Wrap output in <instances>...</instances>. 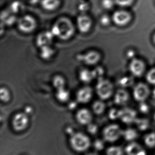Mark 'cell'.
Segmentation results:
<instances>
[{"label":"cell","mask_w":155,"mask_h":155,"mask_svg":"<svg viewBox=\"0 0 155 155\" xmlns=\"http://www.w3.org/2000/svg\"><path fill=\"white\" fill-rule=\"evenodd\" d=\"M75 29L72 21L66 17L58 19L51 28V31L54 37L61 40L66 41L72 38Z\"/></svg>","instance_id":"6da1fadb"},{"label":"cell","mask_w":155,"mask_h":155,"mask_svg":"<svg viewBox=\"0 0 155 155\" xmlns=\"http://www.w3.org/2000/svg\"><path fill=\"white\" fill-rule=\"evenodd\" d=\"M71 147L74 150L81 152L87 150L90 146V140L88 137L82 133L73 134L70 139Z\"/></svg>","instance_id":"7a4b0ae2"},{"label":"cell","mask_w":155,"mask_h":155,"mask_svg":"<svg viewBox=\"0 0 155 155\" xmlns=\"http://www.w3.org/2000/svg\"><path fill=\"white\" fill-rule=\"evenodd\" d=\"M113 91L114 87L110 81L102 78L98 79L96 86V91L101 99L107 100L110 98L113 94Z\"/></svg>","instance_id":"3957f363"},{"label":"cell","mask_w":155,"mask_h":155,"mask_svg":"<svg viewBox=\"0 0 155 155\" xmlns=\"http://www.w3.org/2000/svg\"><path fill=\"white\" fill-rule=\"evenodd\" d=\"M18 28L24 33H30L33 32L37 26V21L31 15H26L22 16L17 21Z\"/></svg>","instance_id":"277c9868"},{"label":"cell","mask_w":155,"mask_h":155,"mask_svg":"<svg viewBox=\"0 0 155 155\" xmlns=\"http://www.w3.org/2000/svg\"><path fill=\"white\" fill-rule=\"evenodd\" d=\"M123 131L119 125L111 124L104 129L103 132V138L107 142H115L122 137Z\"/></svg>","instance_id":"5b68a950"},{"label":"cell","mask_w":155,"mask_h":155,"mask_svg":"<svg viewBox=\"0 0 155 155\" xmlns=\"http://www.w3.org/2000/svg\"><path fill=\"white\" fill-rule=\"evenodd\" d=\"M150 95V89L144 83L137 84L133 91L134 99L138 102L145 101Z\"/></svg>","instance_id":"8992f818"},{"label":"cell","mask_w":155,"mask_h":155,"mask_svg":"<svg viewBox=\"0 0 155 155\" xmlns=\"http://www.w3.org/2000/svg\"><path fill=\"white\" fill-rule=\"evenodd\" d=\"M92 20L86 13H81L78 17L77 25L78 29L82 33H86L90 30L92 26Z\"/></svg>","instance_id":"52a82bcc"},{"label":"cell","mask_w":155,"mask_h":155,"mask_svg":"<svg viewBox=\"0 0 155 155\" xmlns=\"http://www.w3.org/2000/svg\"><path fill=\"white\" fill-rule=\"evenodd\" d=\"M28 118L27 114L24 113H19L16 114L12 120L13 128L17 131L24 130L28 127Z\"/></svg>","instance_id":"ba28073f"},{"label":"cell","mask_w":155,"mask_h":155,"mask_svg":"<svg viewBox=\"0 0 155 155\" xmlns=\"http://www.w3.org/2000/svg\"><path fill=\"white\" fill-rule=\"evenodd\" d=\"M129 68L131 74L136 77L142 76L146 69L144 62L136 58L131 60Z\"/></svg>","instance_id":"9c48e42d"},{"label":"cell","mask_w":155,"mask_h":155,"mask_svg":"<svg viewBox=\"0 0 155 155\" xmlns=\"http://www.w3.org/2000/svg\"><path fill=\"white\" fill-rule=\"evenodd\" d=\"M137 119V112L133 109L125 107L120 110V119L123 123L127 124L135 123Z\"/></svg>","instance_id":"30bf717a"},{"label":"cell","mask_w":155,"mask_h":155,"mask_svg":"<svg viewBox=\"0 0 155 155\" xmlns=\"http://www.w3.org/2000/svg\"><path fill=\"white\" fill-rule=\"evenodd\" d=\"M54 36L51 31H45L40 33L36 38V44L40 48L51 45Z\"/></svg>","instance_id":"8fae6325"},{"label":"cell","mask_w":155,"mask_h":155,"mask_svg":"<svg viewBox=\"0 0 155 155\" xmlns=\"http://www.w3.org/2000/svg\"><path fill=\"white\" fill-rule=\"evenodd\" d=\"M112 19L117 25L123 26L129 22L130 20V16L126 12L118 11L113 14Z\"/></svg>","instance_id":"7c38bea8"},{"label":"cell","mask_w":155,"mask_h":155,"mask_svg":"<svg viewBox=\"0 0 155 155\" xmlns=\"http://www.w3.org/2000/svg\"><path fill=\"white\" fill-rule=\"evenodd\" d=\"M2 23L4 25L12 26L18 21L17 16L9 10L8 8L4 10L1 14Z\"/></svg>","instance_id":"4fadbf2b"},{"label":"cell","mask_w":155,"mask_h":155,"mask_svg":"<svg viewBox=\"0 0 155 155\" xmlns=\"http://www.w3.org/2000/svg\"><path fill=\"white\" fill-rule=\"evenodd\" d=\"M92 96V90L89 87H85L81 89L77 95L78 101L80 103H85L89 102Z\"/></svg>","instance_id":"5bb4252c"},{"label":"cell","mask_w":155,"mask_h":155,"mask_svg":"<svg viewBox=\"0 0 155 155\" xmlns=\"http://www.w3.org/2000/svg\"><path fill=\"white\" fill-rule=\"evenodd\" d=\"M129 95L127 91L119 89L117 91L114 95V102L119 106H124L128 102Z\"/></svg>","instance_id":"9a60e30c"},{"label":"cell","mask_w":155,"mask_h":155,"mask_svg":"<svg viewBox=\"0 0 155 155\" xmlns=\"http://www.w3.org/2000/svg\"><path fill=\"white\" fill-rule=\"evenodd\" d=\"M77 119L82 125H88L92 120V116L88 110L82 109L77 113Z\"/></svg>","instance_id":"2e32d148"},{"label":"cell","mask_w":155,"mask_h":155,"mask_svg":"<svg viewBox=\"0 0 155 155\" xmlns=\"http://www.w3.org/2000/svg\"><path fill=\"white\" fill-rule=\"evenodd\" d=\"M85 63L88 65H94L98 62L100 59L99 53L95 51H90L87 52L82 57Z\"/></svg>","instance_id":"e0dca14e"},{"label":"cell","mask_w":155,"mask_h":155,"mask_svg":"<svg viewBox=\"0 0 155 155\" xmlns=\"http://www.w3.org/2000/svg\"><path fill=\"white\" fill-rule=\"evenodd\" d=\"M125 151L128 155H143L146 154L145 150L142 147L136 142H131L125 148Z\"/></svg>","instance_id":"ac0fdd59"},{"label":"cell","mask_w":155,"mask_h":155,"mask_svg":"<svg viewBox=\"0 0 155 155\" xmlns=\"http://www.w3.org/2000/svg\"><path fill=\"white\" fill-rule=\"evenodd\" d=\"M61 0H41V5L45 10L53 11L61 5Z\"/></svg>","instance_id":"d6986e66"},{"label":"cell","mask_w":155,"mask_h":155,"mask_svg":"<svg viewBox=\"0 0 155 155\" xmlns=\"http://www.w3.org/2000/svg\"><path fill=\"white\" fill-rule=\"evenodd\" d=\"M137 131L133 128H128L123 130L122 137L127 141H132L137 137Z\"/></svg>","instance_id":"ffe728a7"},{"label":"cell","mask_w":155,"mask_h":155,"mask_svg":"<svg viewBox=\"0 0 155 155\" xmlns=\"http://www.w3.org/2000/svg\"><path fill=\"white\" fill-rule=\"evenodd\" d=\"M8 9L12 13L17 15L24 10V6L22 2L16 1L11 3Z\"/></svg>","instance_id":"44dd1931"},{"label":"cell","mask_w":155,"mask_h":155,"mask_svg":"<svg viewBox=\"0 0 155 155\" xmlns=\"http://www.w3.org/2000/svg\"><path fill=\"white\" fill-rule=\"evenodd\" d=\"M41 56L44 59L50 58L54 53V50L51 45L41 48Z\"/></svg>","instance_id":"7402d4cb"},{"label":"cell","mask_w":155,"mask_h":155,"mask_svg":"<svg viewBox=\"0 0 155 155\" xmlns=\"http://www.w3.org/2000/svg\"><path fill=\"white\" fill-rule=\"evenodd\" d=\"M135 123L138 129L140 131H145L149 127V121L147 119L137 118Z\"/></svg>","instance_id":"603a6c76"},{"label":"cell","mask_w":155,"mask_h":155,"mask_svg":"<svg viewBox=\"0 0 155 155\" xmlns=\"http://www.w3.org/2000/svg\"><path fill=\"white\" fill-rule=\"evenodd\" d=\"M106 105L105 103L101 101H95L92 105V110L94 113L97 115L102 114L105 111Z\"/></svg>","instance_id":"cb8c5ba5"},{"label":"cell","mask_w":155,"mask_h":155,"mask_svg":"<svg viewBox=\"0 0 155 155\" xmlns=\"http://www.w3.org/2000/svg\"><path fill=\"white\" fill-rule=\"evenodd\" d=\"M80 78L84 82H89L94 78L92 71L88 70H83L80 73Z\"/></svg>","instance_id":"d4e9b609"},{"label":"cell","mask_w":155,"mask_h":155,"mask_svg":"<svg viewBox=\"0 0 155 155\" xmlns=\"http://www.w3.org/2000/svg\"><path fill=\"white\" fill-rule=\"evenodd\" d=\"M144 143L145 145L149 148L155 147V133L150 132L146 135L144 137Z\"/></svg>","instance_id":"484cf974"},{"label":"cell","mask_w":155,"mask_h":155,"mask_svg":"<svg viewBox=\"0 0 155 155\" xmlns=\"http://www.w3.org/2000/svg\"><path fill=\"white\" fill-rule=\"evenodd\" d=\"M57 97L58 100L61 102H65L68 100L69 98V93L65 89L61 88L58 90Z\"/></svg>","instance_id":"4316f807"},{"label":"cell","mask_w":155,"mask_h":155,"mask_svg":"<svg viewBox=\"0 0 155 155\" xmlns=\"http://www.w3.org/2000/svg\"><path fill=\"white\" fill-rule=\"evenodd\" d=\"M133 83V79L131 77L124 76L120 79L119 84L122 87H130Z\"/></svg>","instance_id":"83f0119b"},{"label":"cell","mask_w":155,"mask_h":155,"mask_svg":"<svg viewBox=\"0 0 155 155\" xmlns=\"http://www.w3.org/2000/svg\"><path fill=\"white\" fill-rule=\"evenodd\" d=\"M53 85L57 90L64 88L65 86V80L60 76H57L53 78Z\"/></svg>","instance_id":"f1b7e54d"},{"label":"cell","mask_w":155,"mask_h":155,"mask_svg":"<svg viewBox=\"0 0 155 155\" xmlns=\"http://www.w3.org/2000/svg\"><path fill=\"white\" fill-rule=\"evenodd\" d=\"M107 154L109 155H122L123 154V151L120 147L112 146L107 149Z\"/></svg>","instance_id":"f546056e"},{"label":"cell","mask_w":155,"mask_h":155,"mask_svg":"<svg viewBox=\"0 0 155 155\" xmlns=\"http://www.w3.org/2000/svg\"><path fill=\"white\" fill-rule=\"evenodd\" d=\"M9 91L6 88L2 87L0 90V98L3 102H7L10 99Z\"/></svg>","instance_id":"4dcf8cb0"},{"label":"cell","mask_w":155,"mask_h":155,"mask_svg":"<svg viewBox=\"0 0 155 155\" xmlns=\"http://www.w3.org/2000/svg\"><path fill=\"white\" fill-rule=\"evenodd\" d=\"M147 81L151 85H155V68L150 70L146 75Z\"/></svg>","instance_id":"1f68e13d"},{"label":"cell","mask_w":155,"mask_h":155,"mask_svg":"<svg viewBox=\"0 0 155 155\" xmlns=\"http://www.w3.org/2000/svg\"><path fill=\"white\" fill-rule=\"evenodd\" d=\"M108 116L109 118L112 120L120 119V110L116 108L111 109L109 112Z\"/></svg>","instance_id":"d6a6232c"},{"label":"cell","mask_w":155,"mask_h":155,"mask_svg":"<svg viewBox=\"0 0 155 155\" xmlns=\"http://www.w3.org/2000/svg\"><path fill=\"white\" fill-rule=\"evenodd\" d=\"M139 109L141 113L146 114L149 111V106L145 101H142V102H140V104L139 105Z\"/></svg>","instance_id":"836d02e7"},{"label":"cell","mask_w":155,"mask_h":155,"mask_svg":"<svg viewBox=\"0 0 155 155\" xmlns=\"http://www.w3.org/2000/svg\"><path fill=\"white\" fill-rule=\"evenodd\" d=\"M92 71L94 78H98L99 79L102 78V75H103L104 72V70L101 67L96 68L94 71Z\"/></svg>","instance_id":"e575fe53"},{"label":"cell","mask_w":155,"mask_h":155,"mask_svg":"<svg viewBox=\"0 0 155 155\" xmlns=\"http://www.w3.org/2000/svg\"><path fill=\"white\" fill-rule=\"evenodd\" d=\"M115 3L119 6L126 7L131 5L133 0H114Z\"/></svg>","instance_id":"d590c367"},{"label":"cell","mask_w":155,"mask_h":155,"mask_svg":"<svg viewBox=\"0 0 155 155\" xmlns=\"http://www.w3.org/2000/svg\"><path fill=\"white\" fill-rule=\"evenodd\" d=\"M114 0H102V5L104 8L110 9L114 6Z\"/></svg>","instance_id":"8d00e7d4"},{"label":"cell","mask_w":155,"mask_h":155,"mask_svg":"<svg viewBox=\"0 0 155 155\" xmlns=\"http://www.w3.org/2000/svg\"><path fill=\"white\" fill-rule=\"evenodd\" d=\"M78 8L81 13H86L89 8V4L87 2H82L80 4Z\"/></svg>","instance_id":"74e56055"},{"label":"cell","mask_w":155,"mask_h":155,"mask_svg":"<svg viewBox=\"0 0 155 155\" xmlns=\"http://www.w3.org/2000/svg\"><path fill=\"white\" fill-rule=\"evenodd\" d=\"M104 143L103 140L100 139H98L96 140L94 142V146L95 149L98 150H103L104 148Z\"/></svg>","instance_id":"f35d334b"},{"label":"cell","mask_w":155,"mask_h":155,"mask_svg":"<svg viewBox=\"0 0 155 155\" xmlns=\"http://www.w3.org/2000/svg\"><path fill=\"white\" fill-rule=\"evenodd\" d=\"M87 130L89 133L91 134H95L97 133L98 131V127L97 125L95 124H88L87 127Z\"/></svg>","instance_id":"ab89813d"},{"label":"cell","mask_w":155,"mask_h":155,"mask_svg":"<svg viewBox=\"0 0 155 155\" xmlns=\"http://www.w3.org/2000/svg\"><path fill=\"white\" fill-rule=\"evenodd\" d=\"M101 22L102 25L107 26V25H108L110 22V19L109 17L107 15L103 16L101 19Z\"/></svg>","instance_id":"60d3db41"},{"label":"cell","mask_w":155,"mask_h":155,"mask_svg":"<svg viewBox=\"0 0 155 155\" xmlns=\"http://www.w3.org/2000/svg\"><path fill=\"white\" fill-rule=\"evenodd\" d=\"M127 57L128 58L132 60L135 58V56H136V53L135 51L133 50H129L127 52Z\"/></svg>","instance_id":"b9f144b4"},{"label":"cell","mask_w":155,"mask_h":155,"mask_svg":"<svg viewBox=\"0 0 155 155\" xmlns=\"http://www.w3.org/2000/svg\"><path fill=\"white\" fill-rule=\"evenodd\" d=\"M30 2H31L32 4H35L38 3V0H30Z\"/></svg>","instance_id":"7bdbcfd3"},{"label":"cell","mask_w":155,"mask_h":155,"mask_svg":"<svg viewBox=\"0 0 155 155\" xmlns=\"http://www.w3.org/2000/svg\"><path fill=\"white\" fill-rule=\"evenodd\" d=\"M152 96H153V98L155 99V88L152 91Z\"/></svg>","instance_id":"ee69618b"},{"label":"cell","mask_w":155,"mask_h":155,"mask_svg":"<svg viewBox=\"0 0 155 155\" xmlns=\"http://www.w3.org/2000/svg\"><path fill=\"white\" fill-rule=\"evenodd\" d=\"M153 40H154V42L155 43V34L154 36V38H153Z\"/></svg>","instance_id":"f6af8a7d"},{"label":"cell","mask_w":155,"mask_h":155,"mask_svg":"<svg viewBox=\"0 0 155 155\" xmlns=\"http://www.w3.org/2000/svg\"><path fill=\"white\" fill-rule=\"evenodd\" d=\"M154 119L155 121V114H154Z\"/></svg>","instance_id":"bcb514c9"}]
</instances>
